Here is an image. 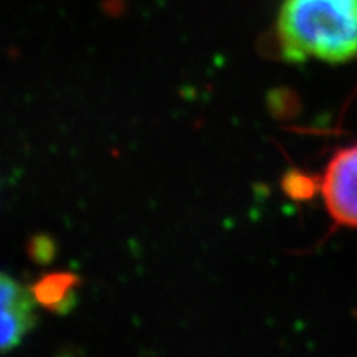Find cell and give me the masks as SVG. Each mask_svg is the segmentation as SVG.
<instances>
[{"label": "cell", "instance_id": "obj_4", "mask_svg": "<svg viewBox=\"0 0 357 357\" xmlns=\"http://www.w3.org/2000/svg\"><path fill=\"white\" fill-rule=\"evenodd\" d=\"M79 284H82V280L77 275L60 271V273L43 275L30 289L37 305L56 314H66L77 306V289Z\"/></svg>", "mask_w": 357, "mask_h": 357}, {"label": "cell", "instance_id": "obj_3", "mask_svg": "<svg viewBox=\"0 0 357 357\" xmlns=\"http://www.w3.org/2000/svg\"><path fill=\"white\" fill-rule=\"evenodd\" d=\"M35 305L32 289L6 273L0 276V349L3 354L15 349L37 324Z\"/></svg>", "mask_w": 357, "mask_h": 357}, {"label": "cell", "instance_id": "obj_5", "mask_svg": "<svg viewBox=\"0 0 357 357\" xmlns=\"http://www.w3.org/2000/svg\"><path fill=\"white\" fill-rule=\"evenodd\" d=\"M284 194L294 200H310L316 195L319 189L318 177L307 176L300 171H289L281 181Z\"/></svg>", "mask_w": 357, "mask_h": 357}, {"label": "cell", "instance_id": "obj_1", "mask_svg": "<svg viewBox=\"0 0 357 357\" xmlns=\"http://www.w3.org/2000/svg\"><path fill=\"white\" fill-rule=\"evenodd\" d=\"M276 35L289 63L310 58L344 63L357 58V0H283Z\"/></svg>", "mask_w": 357, "mask_h": 357}, {"label": "cell", "instance_id": "obj_2", "mask_svg": "<svg viewBox=\"0 0 357 357\" xmlns=\"http://www.w3.org/2000/svg\"><path fill=\"white\" fill-rule=\"evenodd\" d=\"M321 192L333 220L357 229V144L333 155L321 178Z\"/></svg>", "mask_w": 357, "mask_h": 357}, {"label": "cell", "instance_id": "obj_6", "mask_svg": "<svg viewBox=\"0 0 357 357\" xmlns=\"http://www.w3.org/2000/svg\"><path fill=\"white\" fill-rule=\"evenodd\" d=\"M29 257L38 265H48L55 258V242L48 235H37L29 243Z\"/></svg>", "mask_w": 357, "mask_h": 357}]
</instances>
